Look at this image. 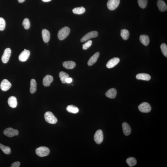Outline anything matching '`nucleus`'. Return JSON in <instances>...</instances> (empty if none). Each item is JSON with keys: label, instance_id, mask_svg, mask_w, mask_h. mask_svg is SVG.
I'll return each mask as SVG.
<instances>
[{"label": "nucleus", "instance_id": "f257e3e1", "mask_svg": "<svg viewBox=\"0 0 167 167\" xmlns=\"http://www.w3.org/2000/svg\"><path fill=\"white\" fill-rule=\"evenodd\" d=\"M70 30L68 27H65L62 28L58 32V37L60 40H64L69 34Z\"/></svg>", "mask_w": 167, "mask_h": 167}, {"label": "nucleus", "instance_id": "f03ea898", "mask_svg": "<svg viewBox=\"0 0 167 167\" xmlns=\"http://www.w3.org/2000/svg\"><path fill=\"white\" fill-rule=\"evenodd\" d=\"M50 151L48 148L45 146H41L36 150V153L40 157L47 156L50 153Z\"/></svg>", "mask_w": 167, "mask_h": 167}, {"label": "nucleus", "instance_id": "7ed1b4c3", "mask_svg": "<svg viewBox=\"0 0 167 167\" xmlns=\"http://www.w3.org/2000/svg\"><path fill=\"white\" fill-rule=\"evenodd\" d=\"M44 118L46 121L49 124H55L57 122L56 118L50 111H47L45 113Z\"/></svg>", "mask_w": 167, "mask_h": 167}, {"label": "nucleus", "instance_id": "20e7f679", "mask_svg": "<svg viewBox=\"0 0 167 167\" xmlns=\"http://www.w3.org/2000/svg\"><path fill=\"white\" fill-rule=\"evenodd\" d=\"M3 133L6 136L11 138L14 136H17L19 134V131L16 129L9 128H7L4 131Z\"/></svg>", "mask_w": 167, "mask_h": 167}, {"label": "nucleus", "instance_id": "39448f33", "mask_svg": "<svg viewBox=\"0 0 167 167\" xmlns=\"http://www.w3.org/2000/svg\"><path fill=\"white\" fill-rule=\"evenodd\" d=\"M94 140L96 143L100 144L103 142V131L101 130L97 131L94 134Z\"/></svg>", "mask_w": 167, "mask_h": 167}, {"label": "nucleus", "instance_id": "423d86ee", "mask_svg": "<svg viewBox=\"0 0 167 167\" xmlns=\"http://www.w3.org/2000/svg\"><path fill=\"white\" fill-rule=\"evenodd\" d=\"M120 0H108L107 7L110 10H114L118 7L120 4Z\"/></svg>", "mask_w": 167, "mask_h": 167}, {"label": "nucleus", "instance_id": "0eeeda50", "mask_svg": "<svg viewBox=\"0 0 167 167\" xmlns=\"http://www.w3.org/2000/svg\"><path fill=\"white\" fill-rule=\"evenodd\" d=\"M138 109L141 112L143 113L149 112L151 110V105L146 102H144L140 104L138 106Z\"/></svg>", "mask_w": 167, "mask_h": 167}, {"label": "nucleus", "instance_id": "6e6552de", "mask_svg": "<svg viewBox=\"0 0 167 167\" xmlns=\"http://www.w3.org/2000/svg\"><path fill=\"white\" fill-rule=\"evenodd\" d=\"M98 35V33L96 31H93L89 32L85 35V36L81 39V42H84L87 41L91 38L96 37Z\"/></svg>", "mask_w": 167, "mask_h": 167}, {"label": "nucleus", "instance_id": "1a4fd4ad", "mask_svg": "<svg viewBox=\"0 0 167 167\" xmlns=\"http://www.w3.org/2000/svg\"><path fill=\"white\" fill-rule=\"evenodd\" d=\"M11 50L10 48H7L5 49L1 58L2 62L4 63H7L11 56Z\"/></svg>", "mask_w": 167, "mask_h": 167}, {"label": "nucleus", "instance_id": "9d476101", "mask_svg": "<svg viewBox=\"0 0 167 167\" xmlns=\"http://www.w3.org/2000/svg\"><path fill=\"white\" fill-rule=\"evenodd\" d=\"M11 86V84L7 80L5 79L1 82L0 87L2 91H6L10 89Z\"/></svg>", "mask_w": 167, "mask_h": 167}, {"label": "nucleus", "instance_id": "9b49d317", "mask_svg": "<svg viewBox=\"0 0 167 167\" xmlns=\"http://www.w3.org/2000/svg\"><path fill=\"white\" fill-rule=\"evenodd\" d=\"M30 55V52L28 50H24L20 54L19 59L21 62H25L27 60Z\"/></svg>", "mask_w": 167, "mask_h": 167}, {"label": "nucleus", "instance_id": "f8f14e48", "mask_svg": "<svg viewBox=\"0 0 167 167\" xmlns=\"http://www.w3.org/2000/svg\"><path fill=\"white\" fill-rule=\"evenodd\" d=\"M120 61V59L118 58H114L109 61L106 66L107 68H113L118 64Z\"/></svg>", "mask_w": 167, "mask_h": 167}, {"label": "nucleus", "instance_id": "ddd939ff", "mask_svg": "<svg viewBox=\"0 0 167 167\" xmlns=\"http://www.w3.org/2000/svg\"><path fill=\"white\" fill-rule=\"evenodd\" d=\"M53 81V78L50 75H47L44 77L43 80V84L45 86H50V84Z\"/></svg>", "mask_w": 167, "mask_h": 167}, {"label": "nucleus", "instance_id": "4468645a", "mask_svg": "<svg viewBox=\"0 0 167 167\" xmlns=\"http://www.w3.org/2000/svg\"><path fill=\"white\" fill-rule=\"evenodd\" d=\"M123 131L126 136H129L131 132V129L130 126L126 122L123 123L122 125Z\"/></svg>", "mask_w": 167, "mask_h": 167}, {"label": "nucleus", "instance_id": "2eb2a0df", "mask_svg": "<svg viewBox=\"0 0 167 167\" xmlns=\"http://www.w3.org/2000/svg\"><path fill=\"white\" fill-rule=\"evenodd\" d=\"M8 103L9 106L12 108H15L17 104V101L16 98L14 96L10 97L8 100Z\"/></svg>", "mask_w": 167, "mask_h": 167}, {"label": "nucleus", "instance_id": "dca6fc26", "mask_svg": "<svg viewBox=\"0 0 167 167\" xmlns=\"http://www.w3.org/2000/svg\"><path fill=\"white\" fill-rule=\"evenodd\" d=\"M42 36L44 42L45 43L48 42L50 37V33L49 31L46 29L43 30L42 31Z\"/></svg>", "mask_w": 167, "mask_h": 167}, {"label": "nucleus", "instance_id": "f3484780", "mask_svg": "<svg viewBox=\"0 0 167 167\" xmlns=\"http://www.w3.org/2000/svg\"><path fill=\"white\" fill-rule=\"evenodd\" d=\"M99 53L97 52L95 53L92 56L88 61V64L89 66H91L94 64L97 60L99 56Z\"/></svg>", "mask_w": 167, "mask_h": 167}, {"label": "nucleus", "instance_id": "a211bd4d", "mask_svg": "<svg viewBox=\"0 0 167 167\" xmlns=\"http://www.w3.org/2000/svg\"><path fill=\"white\" fill-rule=\"evenodd\" d=\"M157 5L160 11L163 12L167 9V5L165 2L162 0H159L157 2Z\"/></svg>", "mask_w": 167, "mask_h": 167}, {"label": "nucleus", "instance_id": "6ab92c4d", "mask_svg": "<svg viewBox=\"0 0 167 167\" xmlns=\"http://www.w3.org/2000/svg\"><path fill=\"white\" fill-rule=\"evenodd\" d=\"M117 95V91L115 88L109 89L106 93V96L108 98H114L116 97Z\"/></svg>", "mask_w": 167, "mask_h": 167}, {"label": "nucleus", "instance_id": "aec40b11", "mask_svg": "<svg viewBox=\"0 0 167 167\" xmlns=\"http://www.w3.org/2000/svg\"><path fill=\"white\" fill-rule=\"evenodd\" d=\"M63 67L67 69H72L75 67L76 64L75 62L71 61L64 62L63 63Z\"/></svg>", "mask_w": 167, "mask_h": 167}, {"label": "nucleus", "instance_id": "412c9836", "mask_svg": "<svg viewBox=\"0 0 167 167\" xmlns=\"http://www.w3.org/2000/svg\"><path fill=\"white\" fill-rule=\"evenodd\" d=\"M136 77L138 79L146 81H149L151 79V76L149 75L144 73L138 74L137 75Z\"/></svg>", "mask_w": 167, "mask_h": 167}, {"label": "nucleus", "instance_id": "4be33fe9", "mask_svg": "<svg viewBox=\"0 0 167 167\" xmlns=\"http://www.w3.org/2000/svg\"><path fill=\"white\" fill-rule=\"evenodd\" d=\"M140 40L141 42L145 46H147L149 43V38L147 35H141L140 37Z\"/></svg>", "mask_w": 167, "mask_h": 167}, {"label": "nucleus", "instance_id": "5701e85b", "mask_svg": "<svg viewBox=\"0 0 167 167\" xmlns=\"http://www.w3.org/2000/svg\"><path fill=\"white\" fill-rule=\"evenodd\" d=\"M37 90V83L34 79L31 80L30 83V91L31 94H33Z\"/></svg>", "mask_w": 167, "mask_h": 167}, {"label": "nucleus", "instance_id": "b1692460", "mask_svg": "<svg viewBox=\"0 0 167 167\" xmlns=\"http://www.w3.org/2000/svg\"><path fill=\"white\" fill-rule=\"evenodd\" d=\"M66 110L68 112L73 114L77 113L79 111L78 107L73 105L68 106L67 107Z\"/></svg>", "mask_w": 167, "mask_h": 167}, {"label": "nucleus", "instance_id": "393cba45", "mask_svg": "<svg viewBox=\"0 0 167 167\" xmlns=\"http://www.w3.org/2000/svg\"><path fill=\"white\" fill-rule=\"evenodd\" d=\"M85 11V8L83 7L75 8L72 10L74 13L79 15L84 13Z\"/></svg>", "mask_w": 167, "mask_h": 167}, {"label": "nucleus", "instance_id": "a878e982", "mask_svg": "<svg viewBox=\"0 0 167 167\" xmlns=\"http://www.w3.org/2000/svg\"><path fill=\"white\" fill-rule=\"evenodd\" d=\"M59 77L62 82L64 84L66 83V79L69 77V75L65 72L62 71L59 73Z\"/></svg>", "mask_w": 167, "mask_h": 167}, {"label": "nucleus", "instance_id": "bb28decb", "mask_svg": "<svg viewBox=\"0 0 167 167\" xmlns=\"http://www.w3.org/2000/svg\"><path fill=\"white\" fill-rule=\"evenodd\" d=\"M126 163L129 166L132 167L137 164V160L134 158L130 157L128 158L126 161Z\"/></svg>", "mask_w": 167, "mask_h": 167}, {"label": "nucleus", "instance_id": "cd10ccee", "mask_svg": "<svg viewBox=\"0 0 167 167\" xmlns=\"http://www.w3.org/2000/svg\"><path fill=\"white\" fill-rule=\"evenodd\" d=\"M0 149L6 155H9L11 153V149L8 146H4L0 144Z\"/></svg>", "mask_w": 167, "mask_h": 167}, {"label": "nucleus", "instance_id": "c85d7f7f", "mask_svg": "<svg viewBox=\"0 0 167 167\" xmlns=\"http://www.w3.org/2000/svg\"><path fill=\"white\" fill-rule=\"evenodd\" d=\"M129 31L126 29H123L121 30V36L123 39L127 40L129 38Z\"/></svg>", "mask_w": 167, "mask_h": 167}, {"label": "nucleus", "instance_id": "c756f323", "mask_svg": "<svg viewBox=\"0 0 167 167\" xmlns=\"http://www.w3.org/2000/svg\"><path fill=\"white\" fill-rule=\"evenodd\" d=\"M138 5L142 8H145L147 6L148 0H138Z\"/></svg>", "mask_w": 167, "mask_h": 167}, {"label": "nucleus", "instance_id": "7c9ffc66", "mask_svg": "<svg viewBox=\"0 0 167 167\" xmlns=\"http://www.w3.org/2000/svg\"><path fill=\"white\" fill-rule=\"evenodd\" d=\"M22 25L25 29H29L30 27V24L28 19L26 18L24 19Z\"/></svg>", "mask_w": 167, "mask_h": 167}, {"label": "nucleus", "instance_id": "2f4dec72", "mask_svg": "<svg viewBox=\"0 0 167 167\" xmlns=\"http://www.w3.org/2000/svg\"><path fill=\"white\" fill-rule=\"evenodd\" d=\"M161 49L162 50L163 55L164 56L167 57V46L165 43L162 44L160 46Z\"/></svg>", "mask_w": 167, "mask_h": 167}, {"label": "nucleus", "instance_id": "473e14b6", "mask_svg": "<svg viewBox=\"0 0 167 167\" xmlns=\"http://www.w3.org/2000/svg\"><path fill=\"white\" fill-rule=\"evenodd\" d=\"M6 22L3 18L0 17V30L2 31L5 27Z\"/></svg>", "mask_w": 167, "mask_h": 167}, {"label": "nucleus", "instance_id": "72a5a7b5", "mask_svg": "<svg viewBox=\"0 0 167 167\" xmlns=\"http://www.w3.org/2000/svg\"><path fill=\"white\" fill-rule=\"evenodd\" d=\"M92 43V42L91 40H89L87 41V42L83 45V49L84 50H87L91 46Z\"/></svg>", "mask_w": 167, "mask_h": 167}, {"label": "nucleus", "instance_id": "f704fd0d", "mask_svg": "<svg viewBox=\"0 0 167 167\" xmlns=\"http://www.w3.org/2000/svg\"><path fill=\"white\" fill-rule=\"evenodd\" d=\"M20 163L18 161L15 162L11 164V167H20Z\"/></svg>", "mask_w": 167, "mask_h": 167}, {"label": "nucleus", "instance_id": "c9c22d12", "mask_svg": "<svg viewBox=\"0 0 167 167\" xmlns=\"http://www.w3.org/2000/svg\"><path fill=\"white\" fill-rule=\"evenodd\" d=\"M72 78L68 77L66 79V83H70L72 82Z\"/></svg>", "mask_w": 167, "mask_h": 167}, {"label": "nucleus", "instance_id": "e433bc0d", "mask_svg": "<svg viewBox=\"0 0 167 167\" xmlns=\"http://www.w3.org/2000/svg\"><path fill=\"white\" fill-rule=\"evenodd\" d=\"M25 0H18V1L20 3H22V2H24Z\"/></svg>", "mask_w": 167, "mask_h": 167}, {"label": "nucleus", "instance_id": "4c0bfd02", "mask_svg": "<svg viewBox=\"0 0 167 167\" xmlns=\"http://www.w3.org/2000/svg\"><path fill=\"white\" fill-rule=\"evenodd\" d=\"M42 0L44 2H49L51 1V0Z\"/></svg>", "mask_w": 167, "mask_h": 167}, {"label": "nucleus", "instance_id": "58836bf2", "mask_svg": "<svg viewBox=\"0 0 167 167\" xmlns=\"http://www.w3.org/2000/svg\"><path fill=\"white\" fill-rule=\"evenodd\" d=\"M26 50V49H24V50Z\"/></svg>", "mask_w": 167, "mask_h": 167}]
</instances>
